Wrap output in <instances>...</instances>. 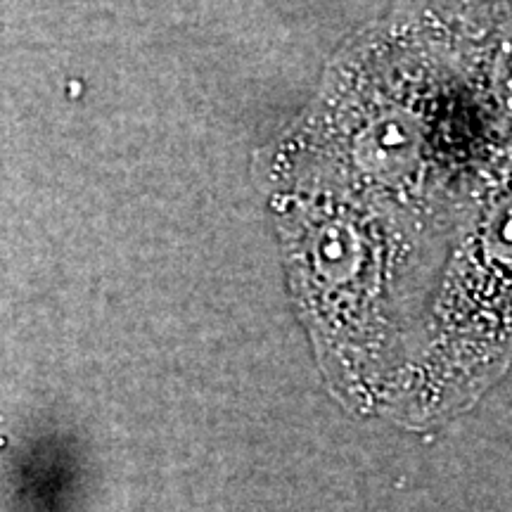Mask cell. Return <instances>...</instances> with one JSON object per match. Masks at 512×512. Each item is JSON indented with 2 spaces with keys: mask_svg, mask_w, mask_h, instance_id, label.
I'll return each mask as SVG.
<instances>
[{
  "mask_svg": "<svg viewBox=\"0 0 512 512\" xmlns=\"http://www.w3.org/2000/svg\"><path fill=\"white\" fill-rule=\"evenodd\" d=\"M498 91L505 98V102L512 107V43L508 48H503L501 62H498Z\"/></svg>",
  "mask_w": 512,
  "mask_h": 512,
  "instance_id": "1",
  "label": "cell"
}]
</instances>
